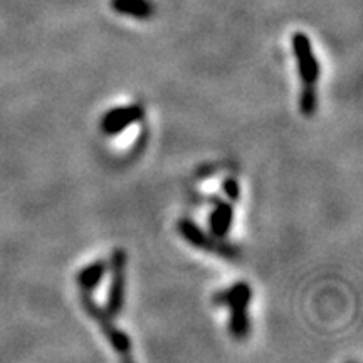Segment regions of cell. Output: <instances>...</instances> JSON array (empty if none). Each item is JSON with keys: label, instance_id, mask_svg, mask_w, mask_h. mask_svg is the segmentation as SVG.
I'll return each instance as SVG.
<instances>
[{"label": "cell", "instance_id": "5b68a950", "mask_svg": "<svg viewBox=\"0 0 363 363\" xmlns=\"http://www.w3.org/2000/svg\"><path fill=\"white\" fill-rule=\"evenodd\" d=\"M291 45L294 57L298 61V72L303 84H315L320 78V65L313 52L310 38L305 33H294L291 35Z\"/></svg>", "mask_w": 363, "mask_h": 363}, {"label": "cell", "instance_id": "3957f363", "mask_svg": "<svg viewBox=\"0 0 363 363\" xmlns=\"http://www.w3.org/2000/svg\"><path fill=\"white\" fill-rule=\"evenodd\" d=\"M177 229L182 238H184L190 246L201 249V251L219 254V256L225 257V259H235L239 256V249L233 246V244L225 242L224 239H217L214 235H208L207 233L195 224L190 219H180L177 224Z\"/></svg>", "mask_w": 363, "mask_h": 363}, {"label": "cell", "instance_id": "277c9868", "mask_svg": "<svg viewBox=\"0 0 363 363\" xmlns=\"http://www.w3.org/2000/svg\"><path fill=\"white\" fill-rule=\"evenodd\" d=\"M111 284L108 289L106 310L113 318L121 315L125 306L126 289V252L123 249H115L111 256Z\"/></svg>", "mask_w": 363, "mask_h": 363}, {"label": "cell", "instance_id": "52a82bcc", "mask_svg": "<svg viewBox=\"0 0 363 363\" xmlns=\"http://www.w3.org/2000/svg\"><path fill=\"white\" fill-rule=\"evenodd\" d=\"M234 220V208L230 206V202L214 201V208H212L211 216H208V227H211V233L217 239H224L227 234L230 233V227H233Z\"/></svg>", "mask_w": 363, "mask_h": 363}, {"label": "cell", "instance_id": "9c48e42d", "mask_svg": "<svg viewBox=\"0 0 363 363\" xmlns=\"http://www.w3.org/2000/svg\"><path fill=\"white\" fill-rule=\"evenodd\" d=\"M108 267H110V264H108L106 261H94L83 267V269L78 272V276H76V283H78L81 291L93 293L103 281Z\"/></svg>", "mask_w": 363, "mask_h": 363}, {"label": "cell", "instance_id": "6da1fadb", "mask_svg": "<svg viewBox=\"0 0 363 363\" xmlns=\"http://www.w3.org/2000/svg\"><path fill=\"white\" fill-rule=\"evenodd\" d=\"M252 298L251 286L244 281H239L230 286V288L224 289L214 294V305L219 306H229L230 308V321H229V331L235 340H246L251 330V323H249V303Z\"/></svg>", "mask_w": 363, "mask_h": 363}, {"label": "cell", "instance_id": "30bf717a", "mask_svg": "<svg viewBox=\"0 0 363 363\" xmlns=\"http://www.w3.org/2000/svg\"><path fill=\"white\" fill-rule=\"evenodd\" d=\"M318 108V96L315 84H303L301 96H299V110L305 116H313Z\"/></svg>", "mask_w": 363, "mask_h": 363}, {"label": "cell", "instance_id": "8fae6325", "mask_svg": "<svg viewBox=\"0 0 363 363\" xmlns=\"http://www.w3.org/2000/svg\"><path fill=\"white\" fill-rule=\"evenodd\" d=\"M222 192L225 194V197L229 199V202H238L240 197V189H239V182L235 179H225L222 182Z\"/></svg>", "mask_w": 363, "mask_h": 363}, {"label": "cell", "instance_id": "ba28073f", "mask_svg": "<svg viewBox=\"0 0 363 363\" xmlns=\"http://www.w3.org/2000/svg\"><path fill=\"white\" fill-rule=\"evenodd\" d=\"M110 4L116 13L136 21H148L155 13V6L152 0H111Z\"/></svg>", "mask_w": 363, "mask_h": 363}, {"label": "cell", "instance_id": "8992f818", "mask_svg": "<svg viewBox=\"0 0 363 363\" xmlns=\"http://www.w3.org/2000/svg\"><path fill=\"white\" fill-rule=\"evenodd\" d=\"M145 115L140 104H126V106H116L106 111L101 118V130L104 135L116 136L125 131L128 126L138 123Z\"/></svg>", "mask_w": 363, "mask_h": 363}, {"label": "cell", "instance_id": "7a4b0ae2", "mask_svg": "<svg viewBox=\"0 0 363 363\" xmlns=\"http://www.w3.org/2000/svg\"><path fill=\"white\" fill-rule=\"evenodd\" d=\"M81 305H83L84 311L96 321L99 328L104 333V337L110 340L111 347L115 348L118 355L126 357L131 350V342L128 335L125 331L118 330L115 323H113V316L106 310H103L101 306L94 301V298L91 296V293L81 291Z\"/></svg>", "mask_w": 363, "mask_h": 363}]
</instances>
